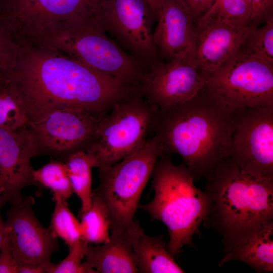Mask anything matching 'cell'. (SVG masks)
Returning <instances> with one entry per match:
<instances>
[{"label":"cell","instance_id":"cell-1","mask_svg":"<svg viewBox=\"0 0 273 273\" xmlns=\"http://www.w3.org/2000/svg\"><path fill=\"white\" fill-rule=\"evenodd\" d=\"M7 77L24 106L29 124L66 109L100 119L115 105L140 96L135 86L28 41L20 43L16 64Z\"/></svg>","mask_w":273,"mask_h":273},{"label":"cell","instance_id":"cell-2","mask_svg":"<svg viewBox=\"0 0 273 273\" xmlns=\"http://www.w3.org/2000/svg\"><path fill=\"white\" fill-rule=\"evenodd\" d=\"M235 128L234 110L202 88L186 102L158 108L151 133L163 154L179 155L197 181L229 157Z\"/></svg>","mask_w":273,"mask_h":273},{"label":"cell","instance_id":"cell-3","mask_svg":"<svg viewBox=\"0 0 273 273\" xmlns=\"http://www.w3.org/2000/svg\"><path fill=\"white\" fill-rule=\"evenodd\" d=\"M206 179L209 206L203 224L221 236L224 253L273 219V179L242 172L229 157Z\"/></svg>","mask_w":273,"mask_h":273},{"label":"cell","instance_id":"cell-4","mask_svg":"<svg viewBox=\"0 0 273 273\" xmlns=\"http://www.w3.org/2000/svg\"><path fill=\"white\" fill-rule=\"evenodd\" d=\"M151 177L154 197L139 207L166 225L167 247L175 258L185 246H194L193 238L200 234V225L209 209V197L195 185L185 163L174 164L170 155L159 157Z\"/></svg>","mask_w":273,"mask_h":273},{"label":"cell","instance_id":"cell-5","mask_svg":"<svg viewBox=\"0 0 273 273\" xmlns=\"http://www.w3.org/2000/svg\"><path fill=\"white\" fill-rule=\"evenodd\" d=\"M27 41L59 52L138 88L146 73L134 57L107 36L95 15L53 25Z\"/></svg>","mask_w":273,"mask_h":273},{"label":"cell","instance_id":"cell-6","mask_svg":"<svg viewBox=\"0 0 273 273\" xmlns=\"http://www.w3.org/2000/svg\"><path fill=\"white\" fill-rule=\"evenodd\" d=\"M163 154L154 136L139 150L109 167L100 169L93 192L103 200L110 219V234H122L134 221L143 192Z\"/></svg>","mask_w":273,"mask_h":273},{"label":"cell","instance_id":"cell-7","mask_svg":"<svg viewBox=\"0 0 273 273\" xmlns=\"http://www.w3.org/2000/svg\"><path fill=\"white\" fill-rule=\"evenodd\" d=\"M158 108L141 96L115 105L99 119L86 152L104 168L141 148L151 133Z\"/></svg>","mask_w":273,"mask_h":273},{"label":"cell","instance_id":"cell-8","mask_svg":"<svg viewBox=\"0 0 273 273\" xmlns=\"http://www.w3.org/2000/svg\"><path fill=\"white\" fill-rule=\"evenodd\" d=\"M204 77L203 88L233 110L273 106V66L241 47L217 71Z\"/></svg>","mask_w":273,"mask_h":273},{"label":"cell","instance_id":"cell-9","mask_svg":"<svg viewBox=\"0 0 273 273\" xmlns=\"http://www.w3.org/2000/svg\"><path fill=\"white\" fill-rule=\"evenodd\" d=\"M95 17L105 31L116 38L146 71L160 60L153 37L155 15L145 0H100Z\"/></svg>","mask_w":273,"mask_h":273},{"label":"cell","instance_id":"cell-10","mask_svg":"<svg viewBox=\"0 0 273 273\" xmlns=\"http://www.w3.org/2000/svg\"><path fill=\"white\" fill-rule=\"evenodd\" d=\"M229 157L243 172L273 179V106L234 110Z\"/></svg>","mask_w":273,"mask_h":273},{"label":"cell","instance_id":"cell-11","mask_svg":"<svg viewBox=\"0 0 273 273\" xmlns=\"http://www.w3.org/2000/svg\"><path fill=\"white\" fill-rule=\"evenodd\" d=\"M94 14L90 0H5L0 24L20 44L53 25Z\"/></svg>","mask_w":273,"mask_h":273},{"label":"cell","instance_id":"cell-12","mask_svg":"<svg viewBox=\"0 0 273 273\" xmlns=\"http://www.w3.org/2000/svg\"><path fill=\"white\" fill-rule=\"evenodd\" d=\"M34 199L22 193L10 201L5 221L7 235L19 267L38 266L50 273L53 254L58 250V237L44 226L33 209Z\"/></svg>","mask_w":273,"mask_h":273},{"label":"cell","instance_id":"cell-13","mask_svg":"<svg viewBox=\"0 0 273 273\" xmlns=\"http://www.w3.org/2000/svg\"><path fill=\"white\" fill-rule=\"evenodd\" d=\"M99 120L80 110L61 109L38 122L29 124L28 127L38 155H48L65 162L76 152L86 151Z\"/></svg>","mask_w":273,"mask_h":273},{"label":"cell","instance_id":"cell-14","mask_svg":"<svg viewBox=\"0 0 273 273\" xmlns=\"http://www.w3.org/2000/svg\"><path fill=\"white\" fill-rule=\"evenodd\" d=\"M205 82L193 56H179L152 65L146 72L139 92L146 101L162 109L191 99Z\"/></svg>","mask_w":273,"mask_h":273},{"label":"cell","instance_id":"cell-15","mask_svg":"<svg viewBox=\"0 0 273 273\" xmlns=\"http://www.w3.org/2000/svg\"><path fill=\"white\" fill-rule=\"evenodd\" d=\"M38 156L28 127L11 131L0 128V194L9 201L25 187H38L34 180L31 159Z\"/></svg>","mask_w":273,"mask_h":273},{"label":"cell","instance_id":"cell-16","mask_svg":"<svg viewBox=\"0 0 273 273\" xmlns=\"http://www.w3.org/2000/svg\"><path fill=\"white\" fill-rule=\"evenodd\" d=\"M193 55L204 76L217 71L243 44L250 28L230 26L215 21H199Z\"/></svg>","mask_w":273,"mask_h":273},{"label":"cell","instance_id":"cell-17","mask_svg":"<svg viewBox=\"0 0 273 273\" xmlns=\"http://www.w3.org/2000/svg\"><path fill=\"white\" fill-rule=\"evenodd\" d=\"M157 20L153 37L160 58L193 56L197 28L183 1L162 0Z\"/></svg>","mask_w":273,"mask_h":273},{"label":"cell","instance_id":"cell-18","mask_svg":"<svg viewBox=\"0 0 273 273\" xmlns=\"http://www.w3.org/2000/svg\"><path fill=\"white\" fill-rule=\"evenodd\" d=\"M131 246L138 272L183 273L170 253L163 235L150 236L134 220L125 232Z\"/></svg>","mask_w":273,"mask_h":273},{"label":"cell","instance_id":"cell-19","mask_svg":"<svg viewBox=\"0 0 273 273\" xmlns=\"http://www.w3.org/2000/svg\"><path fill=\"white\" fill-rule=\"evenodd\" d=\"M84 259L98 272H138L132 249L125 233L110 234V239L101 244L88 243Z\"/></svg>","mask_w":273,"mask_h":273},{"label":"cell","instance_id":"cell-20","mask_svg":"<svg viewBox=\"0 0 273 273\" xmlns=\"http://www.w3.org/2000/svg\"><path fill=\"white\" fill-rule=\"evenodd\" d=\"M238 260L258 272L273 271V219L265 222L252 236L234 247L218 262L221 267Z\"/></svg>","mask_w":273,"mask_h":273},{"label":"cell","instance_id":"cell-21","mask_svg":"<svg viewBox=\"0 0 273 273\" xmlns=\"http://www.w3.org/2000/svg\"><path fill=\"white\" fill-rule=\"evenodd\" d=\"M75 193L81 202L80 216L90 208L93 196L92 170L95 167L94 160L85 151L70 155L64 162Z\"/></svg>","mask_w":273,"mask_h":273},{"label":"cell","instance_id":"cell-22","mask_svg":"<svg viewBox=\"0 0 273 273\" xmlns=\"http://www.w3.org/2000/svg\"><path fill=\"white\" fill-rule=\"evenodd\" d=\"M80 217L83 240L99 245L110 239L111 223L108 209L101 198L93 190L91 206Z\"/></svg>","mask_w":273,"mask_h":273},{"label":"cell","instance_id":"cell-23","mask_svg":"<svg viewBox=\"0 0 273 273\" xmlns=\"http://www.w3.org/2000/svg\"><path fill=\"white\" fill-rule=\"evenodd\" d=\"M34 180L39 188L51 191L54 200L67 201L74 193L65 163L52 159L41 167L34 170Z\"/></svg>","mask_w":273,"mask_h":273},{"label":"cell","instance_id":"cell-24","mask_svg":"<svg viewBox=\"0 0 273 273\" xmlns=\"http://www.w3.org/2000/svg\"><path fill=\"white\" fill-rule=\"evenodd\" d=\"M29 125L24 106L8 78L0 76V128L14 131Z\"/></svg>","mask_w":273,"mask_h":273},{"label":"cell","instance_id":"cell-25","mask_svg":"<svg viewBox=\"0 0 273 273\" xmlns=\"http://www.w3.org/2000/svg\"><path fill=\"white\" fill-rule=\"evenodd\" d=\"M251 18L250 0H214L197 22L215 21L234 27H246L251 26Z\"/></svg>","mask_w":273,"mask_h":273},{"label":"cell","instance_id":"cell-26","mask_svg":"<svg viewBox=\"0 0 273 273\" xmlns=\"http://www.w3.org/2000/svg\"><path fill=\"white\" fill-rule=\"evenodd\" d=\"M54 202L49 226L58 238L70 247L82 239L80 221L69 209L67 201L56 200Z\"/></svg>","mask_w":273,"mask_h":273},{"label":"cell","instance_id":"cell-27","mask_svg":"<svg viewBox=\"0 0 273 273\" xmlns=\"http://www.w3.org/2000/svg\"><path fill=\"white\" fill-rule=\"evenodd\" d=\"M241 47L273 66V16L261 27L251 26Z\"/></svg>","mask_w":273,"mask_h":273},{"label":"cell","instance_id":"cell-28","mask_svg":"<svg viewBox=\"0 0 273 273\" xmlns=\"http://www.w3.org/2000/svg\"><path fill=\"white\" fill-rule=\"evenodd\" d=\"M88 243L82 239L69 247L67 256L57 264H54L50 273H97L85 258Z\"/></svg>","mask_w":273,"mask_h":273},{"label":"cell","instance_id":"cell-29","mask_svg":"<svg viewBox=\"0 0 273 273\" xmlns=\"http://www.w3.org/2000/svg\"><path fill=\"white\" fill-rule=\"evenodd\" d=\"M19 46L0 25V72L7 77L16 64Z\"/></svg>","mask_w":273,"mask_h":273},{"label":"cell","instance_id":"cell-30","mask_svg":"<svg viewBox=\"0 0 273 273\" xmlns=\"http://www.w3.org/2000/svg\"><path fill=\"white\" fill-rule=\"evenodd\" d=\"M251 6V26L257 27L272 15L273 0H250Z\"/></svg>","mask_w":273,"mask_h":273},{"label":"cell","instance_id":"cell-31","mask_svg":"<svg viewBox=\"0 0 273 273\" xmlns=\"http://www.w3.org/2000/svg\"><path fill=\"white\" fill-rule=\"evenodd\" d=\"M18 264L7 235L0 250V273H18Z\"/></svg>","mask_w":273,"mask_h":273},{"label":"cell","instance_id":"cell-32","mask_svg":"<svg viewBox=\"0 0 273 273\" xmlns=\"http://www.w3.org/2000/svg\"><path fill=\"white\" fill-rule=\"evenodd\" d=\"M188 8L195 24L210 8L214 0H182Z\"/></svg>","mask_w":273,"mask_h":273},{"label":"cell","instance_id":"cell-33","mask_svg":"<svg viewBox=\"0 0 273 273\" xmlns=\"http://www.w3.org/2000/svg\"><path fill=\"white\" fill-rule=\"evenodd\" d=\"M7 203H9V201L5 196L0 194V250L7 235L6 222L2 217L1 211Z\"/></svg>","mask_w":273,"mask_h":273},{"label":"cell","instance_id":"cell-34","mask_svg":"<svg viewBox=\"0 0 273 273\" xmlns=\"http://www.w3.org/2000/svg\"><path fill=\"white\" fill-rule=\"evenodd\" d=\"M47 273L45 268L38 266H22L19 267L18 273Z\"/></svg>","mask_w":273,"mask_h":273},{"label":"cell","instance_id":"cell-35","mask_svg":"<svg viewBox=\"0 0 273 273\" xmlns=\"http://www.w3.org/2000/svg\"><path fill=\"white\" fill-rule=\"evenodd\" d=\"M151 8L157 20L162 0H145Z\"/></svg>","mask_w":273,"mask_h":273},{"label":"cell","instance_id":"cell-36","mask_svg":"<svg viewBox=\"0 0 273 273\" xmlns=\"http://www.w3.org/2000/svg\"><path fill=\"white\" fill-rule=\"evenodd\" d=\"M90 1H92L94 5H95V4L100 0H90Z\"/></svg>","mask_w":273,"mask_h":273},{"label":"cell","instance_id":"cell-37","mask_svg":"<svg viewBox=\"0 0 273 273\" xmlns=\"http://www.w3.org/2000/svg\"><path fill=\"white\" fill-rule=\"evenodd\" d=\"M4 1H5V0H0V8L2 6V5H3Z\"/></svg>","mask_w":273,"mask_h":273},{"label":"cell","instance_id":"cell-38","mask_svg":"<svg viewBox=\"0 0 273 273\" xmlns=\"http://www.w3.org/2000/svg\"><path fill=\"white\" fill-rule=\"evenodd\" d=\"M1 186H2V184H1V179H0V189L1 188Z\"/></svg>","mask_w":273,"mask_h":273},{"label":"cell","instance_id":"cell-39","mask_svg":"<svg viewBox=\"0 0 273 273\" xmlns=\"http://www.w3.org/2000/svg\"><path fill=\"white\" fill-rule=\"evenodd\" d=\"M3 76H5L4 75L2 74L0 72V76H3Z\"/></svg>","mask_w":273,"mask_h":273}]
</instances>
